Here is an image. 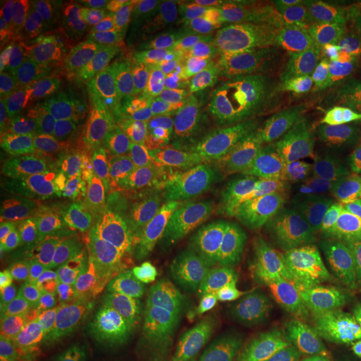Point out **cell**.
I'll use <instances>...</instances> for the list:
<instances>
[{
    "mask_svg": "<svg viewBox=\"0 0 361 361\" xmlns=\"http://www.w3.org/2000/svg\"><path fill=\"white\" fill-rule=\"evenodd\" d=\"M233 173L241 200L268 190V162L264 129L256 121L228 125Z\"/></svg>",
    "mask_w": 361,
    "mask_h": 361,
    "instance_id": "7c38bea8",
    "label": "cell"
},
{
    "mask_svg": "<svg viewBox=\"0 0 361 361\" xmlns=\"http://www.w3.org/2000/svg\"><path fill=\"white\" fill-rule=\"evenodd\" d=\"M329 177L361 178V128L347 145L331 152Z\"/></svg>",
    "mask_w": 361,
    "mask_h": 361,
    "instance_id": "bcb514c9",
    "label": "cell"
},
{
    "mask_svg": "<svg viewBox=\"0 0 361 361\" xmlns=\"http://www.w3.org/2000/svg\"><path fill=\"white\" fill-rule=\"evenodd\" d=\"M276 0L256 1V4L229 28L231 58L246 77L253 65L258 47L264 38V27Z\"/></svg>",
    "mask_w": 361,
    "mask_h": 361,
    "instance_id": "1f68e13d",
    "label": "cell"
},
{
    "mask_svg": "<svg viewBox=\"0 0 361 361\" xmlns=\"http://www.w3.org/2000/svg\"><path fill=\"white\" fill-rule=\"evenodd\" d=\"M180 361H202L198 356H195L192 352H188Z\"/></svg>",
    "mask_w": 361,
    "mask_h": 361,
    "instance_id": "6125c7cd",
    "label": "cell"
},
{
    "mask_svg": "<svg viewBox=\"0 0 361 361\" xmlns=\"http://www.w3.org/2000/svg\"><path fill=\"white\" fill-rule=\"evenodd\" d=\"M113 349L104 344H94L82 348L68 349L51 356L38 359H25V361H109Z\"/></svg>",
    "mask_w": 361,
    "mask_h": 361,
    "instance_id": "db71d44e",
    "label": "cell"
},
{
    "mask_svg": "<svg viewBox=\"0 0 361 361\" xmlns=\"http://www.w3.org/2000/svg\"><path fill=\"white\" fill-rule=\"evenodd\" d=\"M347 238L340 232L305 233L302 238L295 244L296 261H301L314 255H325L347 265Z\"/></svg>",
    "mask_w": 361,
    "mask_h": 361,
    "instance_id": "b9f144b4",
    "label": "cell"
},
{
    "mask_svg": "<svg viewBox=\"0 0 361 361\" xmlns=\"http://www.w3.org/2000/svg\"><path fill=\"white\" fill-rule=\"evenodd\" d=\"M207 91L200 90L182 80L174 79L143 95L141 102L129 116L131 141L141 147H152L176 129L194 104Z\"/></svg>",
    "mask_w": 361,
    "mask_h": 361,
    "instance_id": "52a82bcc",
    "label": "cell"
},
{
    "mask_svg": "<svg viewBox=\"0 0 361 361\" xmlns=\"http://www.w3.org/2000/svg\"><path fill=\"white\" fill-rule=\"evenodd\" d=\"M176 79L207 92L235 91L246 80L245 73L232 58L205 65L180 66Z\"/></svg>",
    "mask_w": 361,
    "mask_h": 361,
    "instance_id": "d590c367",
    "label": "cell"
},
{
    "mask_svg": "<svg viewBox=\"0 0 361 361\" xmlns=\"http://www.w3.org/2000/svg\"><path fill=\"white\" fill-rule=\"evenodd\" d=\"M25 101V87L15 91L13 95L3 104L0 111V142L6 145L13 137L19 126V119Z\"/></svg>",
    "mask_w": 361,
    "mask_h": 361,
    "instance_id": "f5cc1de1",
    "label": "cell"
},
{
    "mask_svg": "<svg viewBox=\"0 0 361 361\" xmlns=\"http://www.w3.org/2000/svg\"><path fill=\"white\" fill-rule=\"evenodd\" d=\"M166 308L147 305L135 310L123 328V340L137 357L162 352Z\"/></svg>",
    "mask_w": 361,
    "mask_h": 361,
    "instance_id": "e575fe53",
    "label": "cell"
},
{
    "mask_svg": "<svg viewBox=\"0 0 361 361\" xmlns=\"http://www.w3.org/2000/svg\"><path fill=\"white\" fill-rule=\"evenodd\" d=\"M314 195L338 207H360L361 178L329 177Z\"/></svg>",
    "mask_w": 361,
    "mask_h": 361,
    "instance_id": "7dc6e473",
    "label": "cell"
},
{
    "mask_svg": "<svg viewBox=\"0 0 361 361\" xmlns=\"http://www.w3.org/2000/svg\"><path fill=\"white\" fill-rule=\"evenodd\" d=\"M189 352L186 334L180 317L173 310L166 308L162 353L168 361H180Z\"/></svg>",
    "mask_w": 361,
    "mask_h": 361,
    "instance_id": "681fc988",
    "label": "cell"
},
{
    "mask_svg": "<svg viewBox=\"0 0 361 361\" xmlns=\"http://www.w3.org/2000/svg\"><path fill=\"white\" fill-rule=\"evenodd\" d=\"M348 252H347V277H348V290L361 293V217L355 221L350 226V232L347 238Z\"/></svg>",
    "mask_w": 361,
    "mask_h": 361,
    "instance_id": "816d5d0a",
    "label": "cell"
},
{
    "mask_svg": "<svg viewBox=\"0 0 361 361\" xmlns=\"http://www.w3.org/2000/svg\"><path fill=\"white\" fill-rule=\"evenodd\" d=\"M157 4L162 6L168 10L170 15L180 18H204L213 13L217 1L213 0H166L157 1Z\"/></svg>",
    "mask_w": 361,
    "mask_h": 361,
    "instance_id": "11a10c76",
    "label": "cell"
},
{
    "mask_svg": "<svg viewBox=\"0 0 361 361\" xmlns=\"http://www.w3.org/2000/svg\"><path fill=\"white\" fill-rule=\"evenodd\" d=\"M301 217L305 232H341L361 217L360 207H338L324 201L316 195L307 197Z\"/></svg>",
    "mask_w": 361,
    "mask_h": 361,
    "instance_id": "74e56055",
    "label": "cell"
},
{
    "mask_svg": "<svg viewBox=\"0 0 361 361\" xmlns=\"http://www.w3.org/2000/svg\"><path fill=\"white\" fill-rule=\"evenodd\" d=\"M22 253V238L16 231L6 198L0 201V256L1 271L16 267Z\"/></svg>",
    "mask_w": 361,
    "mask_h": 361,
    "instance_id": "f6af8a7d",
    "label": "cell"
},
{
    "mask_svg": "<svg viewBox=\"0 0 361 361\" xmlns=\"http://www.w3.org/2000/svg\"><path fill=\"white\" fill-rule=\"evenodd\" d=\"M189 352L202 361H219V331L209 297L198 295L189 300L182 314Z\"/></svg>",
    "mask_w": 361,
    "mask_h": 361,
    "instance_id": "484cf974",
    "label": "cell"
},
{
    "mask_svg": "<svg viewBox=\"0 0 361 361\" xmlns=\"http://www.w3.org/2000/svg\"><path fill=\"white\" fill-rule=\"evenodd\" d=\"M356 13L350 3L328 1L302 32L283 46L280 66L293 77L345 49L356 35Z\"/></svg>",
    "mask_w": 361,
    "mask_h": 361,
    "instance_id": "5b68a950",
    "label": "cell"
},
{
    "mask_svg": "<svg viewBox=\"0 0 361 361\" xmlns=\"http://www.w3.org/2000/svg\"><path fill=\"white\" fill-rule=\"evenodd\" d=\"M109 361H135L134 352L126 344H122L116 349H113Z\"/></svg>",
    "mask_w": 361,
    "mask_h": 361,
    "instance_id": "680465c9",
    "label": "cell"
},
{
    "mask_svg": "<svg viewBox=\"0 0 361 361\" xmlns=\"http://www.w3.org/2000/svg\"><path fill=\"white\" fill-rule=\"evenodd\" d=\"M221 357L245 361L256 355L273 336L257 310H233L217 322Z\"/></svg>",
    "mask_w": 361,
    "mask_h": 361,
    "instance_id": "9a60e30c",
    "label": "cell"
},
{
    "mask_svg": "<svg viewBox=\"0 0 361 361\" xmlns=\"http://www.w3.org/2000/svg\"><path fill=\"white\" fill-rule=\"evenodd\" d=\"M323 4L314 0H276L264 27L267 46L283 47L290 42L310 26Z\"/></svg>",
    "mask_w": 361,
    "mask_h": 361,
    "instance_id": "83f0119b",
    "label": "cell"
},
{
    "mask_svg": "<svg viewBox=\"0 0 361 361\" xmlns=\"http://www.w3.org/2000/svg\"><path fill=\"white\" fill-rule=\"evenodd\" d=\"M164 13L149 4L131 7L125 15V44L131 65L149 75L164 73L174 59L176 50L161 31Z\"/></svg>",
    "mask_w": 361,
    "mask_h": 361,
    "instance_id": "30bf717a",
    "label": "cell"
},
{
    "mask_svg": "<svg viewBox=\"0 0 361 361\" xmlns=\"http://www.w3.org/2000/svg\"><path fill=\"white\" fill-rule=\"evenodd\" d=\"M26 58L13 44L8 37L1 32L0 35V83L1 97L15 87L22 78L28 77Z\"/></svg>",
    "mask_w": 361,
    "mask_h": 361,
    "instance_id": "ee69618b",
    "label": "cell"
},
{
    "mask_svg": "<svg viewBox=\"0 0 361 361\" xmlns=\"http://www.w3.org/2000/svg\"><path fill=\"white\" fill-rule=\"evenodd\" d=\"M258 305V312L271 336L293 334L314 326L301 310L300 301L288 289L262 285Z\"/></svg>",
    "mask_w": 361,
    "mask_h": 361,
    "instance_id": "d6a6232c",
    "label": "cell"
},
{
    "mask_svg": "<svg viewBox=\"0 0 361 361\" xmlns=\"http://www.w3.org/2000/svg\"><path fill=\"white\" fill-rule=\"evenodd\" d=\"M18 265L35 269H78L77 249L73 240L58 233L34 232L22 240Z\"/></svg>",
    "mask_w": 361,
    "mask_h": 361,
    "instance_id": "d4e9b609",
    "label": "cell"
},
{
    "mask_svg": "<svg viewBox=\"0 0 361 361\" xmlns=\"http://www.w3.org/2000/svg\"><path fill=\"white\" fill-rule=\"evenodd\" d=\"M182 217L169 262L168 283L178 297L198 296L212 274L228 257L231 240L190 188L177 182Z\"/></svg>",
    "mask_w": 361,
    "mask_h": 361,
    "instance_id": "6da1fadb",
    "label": "cell"
},
{
    "mask_svg": "<svg viewBox=\"0 0 361 361\" xmlns=\"http://www.w3.org/2000/svg\"><path fill=\"white\" fill-rule=\"evenodd\" d=\"M356 26H357L359 31L361 32V10L357 13V15H356ZM359 44L361 46V38L360 42H359Z\"/></svg>",
    "mask_w": 361,
    "mask_h": 361,
    "instance_id": "be15d7a7",
    "label": "cell"
},
{
    "mask_svg": "<svg viewBox=\"0 0 361 361\" xmlns=\"http://www.w3.org/2000/svg\"><path fill=\"white\" fill-rule=\"evenodd\" d=\"M345 98H301L273 104L269 110L271 121L292 129L316 130L329 122L336 109L345 104Z\"/></svg>",
    "mask_w": 361,
    "mask_h": 361,
    "instance_id": "836d02e7",
    "label": "cell"
},
{
    "mask_svg": "<svg viewBox=\"0 0 361 361\" xmlns=\"http://www.w3.org/2000/svg\"><path fill=\"white\" fill-rule=\"evenodd\" d=\"M154 245L147 238L113 241L106 271L118 281L134 279L152 261Z\"/></svg>",
    "mask_w": 361,
    "mask_h": 361,
    "instance_id": "f35d334b",
    "label": "cell"
},
{
    "mask_svg": "<svg viewBox=\"0 0 361 361\" xmlns=\"http://www.w3.org/2000/svg\"><path fill=\"white\" fill-rule=\"evenodd\" d=\"M262 283L245 259L231 253L212 274L207 289L225 310H249L259 300Z\"/></svg>",
    "mask_w": 361,
    "mask_h": 361,
    "instance_id": "2e32d148",
    "label": "cell"
},
{
    "mask_svg": "<svg viewBox=\"0 0 361 361\" xmlns=\"http://www.w3.org/2000/svg\"><path fill=\"white\" fill-rule=\"evenodd\" d=\"M32 1L18 0L13 1L1 18V32H4L13 42V46L26 58L25 42H26L27 18Z\"/></svg>",
    "mask_w": 361,
    "mask_h": 361,
    "instance_id": "c3c4849f",
    "label": "cell"
},
{
    "mask_svg": "<svg viewBox=\"0 0 361 361\" xmlns=\"http://www.w3.org/2000/svg\"><path fill=\"white\" fill-rule=\"evenodd\" d=\"M361 78V62L340 63L314 71L283 92L285 101L301 98H344Z\"/></svg>",
    "mask_w": 361,
    "mask_h": 361,
    "instance_id": "f546056e",
    "label": "cell"
},
{
    "mask_svg": "<svg viewBox=\"0 0 361 361\" xmlns=\"http://www.w3.org/2000/svg\"><path fill=\"white\" fill-rule=\"evenodd\" d=\"M135 361H168L164 357L162 352H155V353H149V355H143L137 357Z\"/></svg>",
    "mask_w": 361,
    "mask_h": 361,
    "instance_id": "94428289",
    "label": "cell"
},
{
    "mask_svg": "<svg viewBox=\"0 0 361 361\" xmlns=\"http://www.w3.org/2000/svg\"><path fill=\"white\" fill-rule=\"evenodd\" d=\"M360 128L361 114L344 121L326 122L323 126L313 131H316V134L322 138V141L326 145V147L332 152L335 149L347 145Z\"/></svg>",
    "mask_w": 361,
    "mask_h": 361,
    "instance_id": "f907efd6",
    "label": "cell"
},
{
    "mask_svg": "<svg viewBox=\"0 0 361 361\" xmlns=\"http://www.w3.org/2000/svg\"><path fill=\"white\" fill-rule=\"evenodd\" d=\"M300 133V152L296 166L286 189L310 197L317 193L329 178L331 150L313 130Z\"/></svg>",
    "mask_w": 361,
    "mask_h": 361,
    "instance_id": "7402d4cb",
    "label": "cell"
},
{
    "mask_svg": "<svg viewBox=\"0 0 361 361\" xmlns=\"http://www.w3.org/2000/svg\"><path fill=\"white\" fill-rule=\"evenodd\" d=\"M54 116V104L49 87L42 83L26 85L19 126L13 137L18 146L26 149Z\"/></svg>",
    "mask_w": 361,
    "mask_h": 361,
    "instance_id": "8d00e7d4",
    "label": "cell"
},
{
    "mask_svg": "<svg viewBox=\"0 0 361 361\" xmlns=\"http://www.w3.org/2000/svg\"><path fill=\"white\" fill-rule=\"evenodd\" d=\"M335 361H361V344L345 347Z\"/></svg>",
    "mask_w": 361,
    "mask_h": 361,
    "instance_id": "6f0895ef",
    "label": "cell"
},
{
    "mask_svg": "<svg viewBox=\"0 0 361 361\" xmlns=\"http://www.w3.org/2000/svg\"><path fill=\"white\" fill-rule=\"evenodd\" d=\"M102 141V131L80 128L62 116H54L26 150L38 176H42L92 154Z\"/></svg>",
    "mask_w": 361,
    "mask_h": 361,
    "instance_id": "9c48e42d",
    "label": "cell"
},
{
    "mask_svg": "<svg viewBox=\"0 0 361 361\" xmlns=\"http://www.w3.org/2000/svg\"><path fill=\"white\" fill-rule=\"evenodd\" d=\"M98 344L90 322L74 312L52 310L27 314L7 329L4 345L27 359L51 356Z\"/></svg>",
    "mask_w": 361,
    "mask_h": 361,
    "instance_id": "8992f818",
    "label": "cell"
},
{
    "mask_svg": "<svg viewBox=\"0 0 361 361\" xmlns=\"http://www.w3.org/2000/svg\"><path fill=\"white\" fill-rule=\"evenodd\" d=\"M345 267L344 262L325 255H314L296 261L288 290L300 302L324 296L335 289Z\"/></svg>",
    "mask_w": 361,
    "mask_h": 361,
    "instance_id": "4316f807",
    "label": "cell"
},
{
    "mask_svg": "<svg viewBox=\"0 0 361 361\" xmlns=\"http://www.w3.org/2000/svg\"><path fill=\"white\" fill-rule=\"evenodd\" d=\"M95 55L97 52L83 32L62 11L39 78H51L54 80L71 78L85 70V66L90 63Z\"/></svg>",
    "mask_w": 361,
    "mask_h": 361,
    "instance_id": "e0dca14e",
    "label": "cell"
},
{
    "mask_svg": "<svg viewBox=\"0 0 361 361\" xmlns=\"http://www.w3.org/2000/svg\"><path fill=\"white\" fill-rule=\"evenodd\" d=\"M82 210L98 224L113 241L166 237L174 224L173 209L145 185L119 183L91 200Z\"/></svg>",
    "mask_w": 361,
    "mask_h": 361,
    "instance_id": "277c9868",
    "label": "cell"
},
{
    "mask_svg": "<svg viewBox=\"0 0 361 361\" xmlns=\"http://www.w3.org/2000/svg\"><path fill=\"white\" fill-rule=\"evenodd\" d=\"M71 300L95 307H107L123 301L133 293L130 285L122 284L107 271L78 268L67 274Z\"/></svg>",
    "mask_w": 361,
    "mask_h": 361,
    "instance_id": "4dcf8cb0",
    "label": "cell"
},
{
    "mask_svg": "<svg viewBox=\"0 0 361 361\" xmlns=\"http://www.w3.org/2000/svg\"><path fill=\"white\" fill-rule=\"evenodd\" d=\"M174 173L176 182L190 188L237 243L243 235V200L234 180L228 126L177 162Z\"/></svg>",
    "mask_w": 361,
    "mask_h": 361,
    "instance_id": "3957f363",
    "label": "cell"
},
{
    "mask_svg": "<svg viewBox=\"0 0 361 361\" xmlns=\"http://www.w3.org/2000/svg\"><path fill=\"white\" fill-rule=\"evenodd\" d=\"M210 20L205 18H180L164 13L161 19L162 35L174 50L192 51L213 31Z\"/></svg>",
    "mask_w": 361,
    "mask_h": 361,
    "instance_id": "60d3db41",
    "label": "cell"
},
{
    "mask_svg": "<svg viewBox=\"0 0 361 361\" xmlns=\"http://www.w3.org/2000/svg\"><path fill=\"white\" fill-rule=\"evenodd\" d=\"M255 0H224L217 1V6L213 10V18L217 20L219 26L232 27L245 15L253 6Z\"/></svg>",
    "mask_w": 361,
    "mask_h": 361,
    "instance_id": "9f6ffc18",
    "label": "cell"
},
{
    "mask_svg": "<svg viewBox=\"0 0 361 361\" xmlns=\"http://www.w3.org/2000/svg\"><path fill=\"white\" fill-rule=\"evenodd\" d=\"M264 141L269 171L267 192H274L285 186L293 174L300 152V133L271 121L264 130Z\"/></svg>",
    "mask_w": 361,
    "mask_h": 361,
    "instance_id": "f1b7e54d",
    "label": "cell"
},
{
    "mask_svg": "<svg viewBox=\"0 0 361 361\" xmlns=\"http://www.w3.org/2000/svg\"><path fill=\"white\" fill-rule=\"evenodd\" d=\"M62 15V4L56 0L32 1L27 18L26 52L30 77L38 79L49 47Z\"/></svg>",
    "mask_w": 361,
    "mask_h": 361,
    "instance_id": "cb8c5ba5",
    "label": "cell"
},
{
    "mask_svg": "<svg viewBox=\"0 0 361 361\" xmlns=\"http://www.w3.org/2000/svg\"><path fill=\"white\" fill-rule=\"evenodd\" d=\"M38 177L34 161L26 149L15 145H1L0 149V190L10 197L22 190Z\"/></svg>",
    "mask_w": 361,
    "mask_h": 361,
    "instance_id": "ab89813d",
    "label": "cell"
},
{
    "mask_svg": "<svg viewBox=\"0 0 361 361\" xmlns=\"http://www.w3.org/2000/svg\"><path fill=\"white\" fill-rule=\"evenodd\" d=\"M122 161L114 154H90L63 168L65 201L107 189L118 178Z\"/></svg>",
    "mask_w": 361,
    "mask_h": 361,
    "instance_id": "44dd1931",
    "label": "cell"
},
{
    "mask_svg": "<svg viewBox=\"0 0 361 361\" xmlns=\"http://www.w3.org/2000/svg\"><path fill=\"white\" fill-rule=\"evenodd\" d=\"M240 104L237 91L209 92L194 104L180 125L150 147L157 166L177 164L219 130V123Z\"/></svg>",
    "mask_w": 361,
    "mask_h": 361,
    "instance_id": "ba28073f",
    "label": "cell"
},
{
    "mask_svg": "<svg viewBox=\"0 0 361 361\" xmlns=\"http://www.w3.org/2000/svg\"><path fill=\"white\" fill-rule=\"evenodd\" d=\"M1 273V295L20 310H54L71 301L67 289L70 271L16 265Z\"/></svg>",
    "mask_w": 361,
    "mask_h": 361,
    "instance_id": "8fae6325",
    "label": "cell"
},
{
    "mask_svg": "<svg viewBox=\"0 0 361 361\" xmlns=\"http://www.w3.org/2000/svg\"><path fill=\"white\" fill-rule=\"evenodd\" d=\"M56 233L73 240L77 249L78 267L107 271L113 240L80 209L58 225Z\"/></svg>",
    "mask_w": 361,
    "mask_h": 361,
    "instance_id": "ffe728a7",
    "label": "cell"
},
{
    "mask_svg": "<svg viewBox=\"0 0 361 361\" xmlns=\"http://www.w3.org/2000/svg\"><path fill=\"white\" fill-rule=\"evenodd\" d=\"M300 307L310 324L320 331L361 337V298L329 292L300 302Z\"/></svg>",
    "mask_w": 361,
    "mask_h": 361,
    "instance_id": "d6986e66",
    "label": "cell"
},
{
    "mask_svg": "<svg viewBox=\"0 0 361 361\" xmlns=\"http://www.w3.org/2000/svg\"><path fill=\"white\" fill-rule=\"evenodd\" d=\"M7 201L20 238L35 232L65 201L63 168L38 176L22 190L3 197Z\"/></svg>",
    "mask_w": 361,
    "mask_h": 361,
    "instance_id": "4fadbf2b",
    "label": "cell"
},
{
    "mask_svg": "<svg viewBox=\"0 0 361 361\" xmlns=\"http://www.w3.org/2000/svg\"><path fill=\"white\" fill-rule=\"evenodd\" d=\"M344 98L348 104L361 107V78L349 89L348 92L344 95Z\"/></svg>",
    "mask_w": 361,
    "mask_h": 361,
    "instance_id": "91938a15",
    "label": "cell"
},
{
    "mask_svg": "<svg viewBox=\"0 0 361 361\" xmlns=\"http://www.w3.org/2000/svg\"><path fill=\"white\" fill-rule=\"evenodd\" d=\"M137 71L128 62L86 67L62 83V89L49 92L55 116L68 122L102 131L121 123L133 107Z\"/></svg>",
    "mask_w": 361,
    "mask_h": 361,
    "instance_id": "7a4b0ae2",
    "label": "cell"
},
{
    "mask_svg": "<svg viewBox=\"0 0 361 361\" xmlns=\"http://www.w3.org/2000/svg\"><path fill=\"white\" fill-rule=\"evenodd\" d=\"M229 28L231 27H214L204 42L182 56L180 66L205 65L229 59Z\"/></svg>",
    "mask_w": 361,
    "mask_h": 361,
    "instance_id": "7bdbcfd3",
    "label": "cell"
},
{
    "mask_svg": "<svg viewBox=\"0 0 361 361\" xmlns=\"http://www.w3.org/2000/svg\"><path fill=\"white\" fill-rule=\"evenodd\" d=\"M335 336L314 326L273 336L256 355L245 361H335L345 348L335 340Z\"/></svg>",
    "mask_w": 361,
    "mask_h": 361,
    "instance_id": "5bb4252c",
    "label": "cell"
},
{
    "mask_svg": "<svg viewBox=\"0 0 361 361\" xmlns=\"http://www.w3.org/2000/svg\"><path fill=\"white\" fill-rule=\"evenodd\" d=\"M240 256L255 271L262 285L288 289L296 267L295 244L271 243L245 237L237 243Z\"/></svg>",
    "mask_w": 361,
    "mask_h": 361,
    "instance_id": "ac0fdd59",
    "label": "cell"
},
{
    "mask_svg": "<svg viewBox=\"0 0 361 361\" xmlns=\"http://www.w3.org/2000/svg\"><path fill=\"white\" fill-rule=\"evenodd\" d=\"M62 11L83 32L97 55L113 47L118 31L114 4L95 0L66 1Z\"/></svg>",
    "mask_w": 361,
    "mask_h": 361,
    "instance_id": "603a6c76",
    "label": "cell"
}]
</instances>
